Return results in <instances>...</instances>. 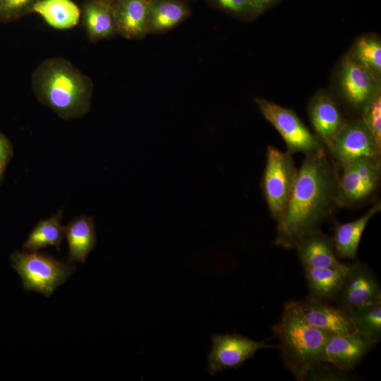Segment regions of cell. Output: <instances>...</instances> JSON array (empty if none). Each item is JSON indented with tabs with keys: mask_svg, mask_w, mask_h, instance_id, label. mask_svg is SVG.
<instances>
[{
	"mask_svg": "<svg viewBox=\"0 0 381 381\" xmlns=\"http://www.w3.org/2000/svg\"><path fill=\"white\" fill-rule=\"evenodd\" d=\"M339 177L337 164L325 150L306 155L284 216L277 224V246L294 248L302 235L319 229L337 207Z\"/></svg>",
	"mask_w": 381,
	"mask_h": 381,
	"instance_id": "obj_1",
	"label": "cell"
},
{
	"mask_svg": "<svg viewBox=\"0 0 381 381\" xmlns=\"http://www.w3.org/2000/svg\"><path fill=\"white\" fill-rule=\"evenodd\" d=\"M272 332L279 340L284 365L297 380L344 377L325 364V345L334 334L309 325L301 315L296 301L284 306Z\"/></svg>",
	"mask_w": 381,
	"mask_h": 381,
	"instance_id": "obj_2",
	"label": "cell"
},
{
	"mask_svg": "<svg viewBox=\"0 0 381 381\" xmlns=\"http://www.w3.org/2000/svg\"><path fill=\"white\" fill-rule=\"evenodd\" d=\"M31 81L38 100L61 118L75 119L90 110L92 81L65 59H45L35 70Z\"/></svg>",
	"mask_w": 381,
	"mask_h": 381,
	"instance_id": "obj_3",
	"label": "cell"
},
{
	"mask_svg": "<svg viewBox=\"0 0 381 381\" xmlns=\"http://www.w3.org/2000/svg\"><path fill=\"white\" fill-rule=\"evenodd\" d=\"M13 267L19 274L27 291L50 296L75 272L69 262L59 261L37 251H16L11 255Z\"/></svg>",
	"mask_w": 381,
	"mask_h": 381,
	"instance_id": "obj_4",
	"label": "cell"
},
{
	"mask_svg": "<svg viewBox=\"0 0 381 381\" xmlns=\"http://www.w3.org/2000/svg\"><path fill=\"white\" fill-rule=\"evenodd\" d=\"M292 155L269 145L261 188L270 213L278 224L282 220L297 174Z\"/></svg>",
	"mask_w": 381,
	"mask_h": 381,
	"instance_id": "obj_5",
	"label": "cell"
},
{
	"mask_svg": "<svg viewBox=\"0 0 381 381\" xmlns=\"http://www.w3.org/2000/svg\"><path fill=\"white\" fill-rule=\"evenodd\" d=\"M255 101L261 114L284 140L287 152L308 155L325 150V145L294 111L265 99L255 98Z\"/></svg>",
	"mask_w": 381,
	"mask_h": 381,
	"instance_id": "obj_6",
	"label": "cell"
},
{
	"mask_svg": "<svg viewBox=\"0 0 381 381\" xmlns=\"http://www.w3.org/2000/svg\"><path fill=\"white\" fill-rule=\"evenodd\" d=\"M337 207H348L364 202L375 191L381 174L380 157H361L341 167Z\"/></svg>",
	"mask_w": 381,
	"mask_h": 381,
	"instance_id": "obj_7",
	"label": "cell"
},
{
	"mask_svg": "<svg viewBox=\"0 0 381 381\" xmlns=\"http://www.w3.org/2000/svg\"><path fill=\"white\" fill-rule=\"evenodd\" d=\"M276 347L265 341H256L241 334H216L212 337V348L207 355V370L211 375L227 369H237L252 358L258 351Z\"/></svg>",
	"mask_w": 381,
	"mask_h": 381,
	"instance_id": "obj_8",
	"label": "cell"
},
{
	"mask_svg": "<svg viewBox=\"0 0 381 381\" xmlns=\"http://www.w3.org/2000/svg\"><path fill=\"white\" fill-rule=\"evenodd\" d=\"M326 147L341 167L358 158L380 157L381 154V147L362 120L346 121Z\"/></svg>",
	"mask_w": 381,
	"mask_h": 381,
	"instance_id": "obj_9",
	"label": "cell"
},
{
	"mask_svg": "<svg viewBox=\"0 0 381 381\" xmlns=\"http://www.w3.org/2000/svg\"><path fill=\"white\" fill-rule=\"evenodd\" d=\"M335 301L346 312L381 302L380 285L373 271L358 261L348 265Z\"/></svg>",
	"mask_w": 381,
	"mask_h": 381,
	"instance_id": "obj_10",
	"label": "cell"
},
{
	"mask_svg": "<svg viewBox=\"0 0 381 381\" xmlns=\"http://www.w3.org/2000/svg\"><path fill=\"white\" fill-rule=\"evenodd\" d=\"M339 84L345 99L354 108L362 109L380 90V79L347 55L343 60Z\"/></svg>",
	"mask_w": 381,
	"mask_h": 381,
	"instance_id": "obj_11",
	"label": "cell"
},
{
	"mask_svg": "<svg viewBox=\"0 0 381 381\" xmlns=\"http://www.w3.org/2000/svg\"><path fill=\"white\" fill-rule=\"evenodd\" d=\"M377 343L358 330L334 334L325 348V361L345 373L353 369Z\"/></svg>",
	"mask_w": 381,
	"mask_h": 381,
	"instance_id": "obj_12",
	"label": "cell"
},
{
	"mask_svg": "<svg viewBox=\"0 0 381 381\" xmlns=\"http://www.w3.org/2000/svg\"><path fill=\"white\" fill-rule=\"evenodd\" d=\"M296 302L303 319L315 328L332 334H345L356 330L347 313L339 306L310 296Z\"/></svg>",
	"mask_w": 381,
	"mask_h": 381,
	"instance_id": "obj_13",
	"label": "cell"
},
{
	"mask_svg": "<svg viewBox=\"0 0 381 381\" xmlns=\"http://www.w3.org/2000/svg\"><path fill=\"white\" fill-rule=\"evenodd\" d=\"M294 248L303 268H339L346 265L336 256L332 237L320 229L302 235Z\"/></svg>",
	"mask_w": 381,
	"mask_h": 381,
	"instance_id": "obj_14",
	"label": "cell"
},
{
	"mask_svg": "<svg viewBox=\"0 0 381 381\" xmlns=\"http://www.w3.org/2000/svg\"><path fill=\"white\" fill-rule=\"evenodd\" d=\"M308 114L316 136L325 146L346 123L335 102L325 93H319L310 100Z\"/></svg>",
	"mask_w": 381,
	"mask_h": 381,
	"instance_id": "obj_15",
	"label": "cell"
},
{
	"mask_svg": "<svg viewBox=\"0 0 381 381\" xmlns=\"http://www.w3.org/2000/svg\"><path fill=\"white\" fill-rule=\"evenodd\" d=\"M146 0H116L113 6L118 31L128 39L143 37L148 32Z\"/></svg>",
	"mask_w": 381,
	"mask_h": 381,
	"instance_id": "obj_16",
	"label": "cell"
},
{
	"mask_svg": "<svg viewBox=\"0 0 381 381\" xmlns=\"http://www.w3.org/2000/svg\"><path fill=\"white\" fill-rule=\"evenodd\" d=\"M380 210L381 203L377 202L362 217L350 222L336 224L332 238L337 258H356L362 234L369 221Z\"/></svg>",
	"mask_w": 381,
	"mask_h": 381,
	"instance_id": "obj_17",
	"label": "cell"
},
{
	"mask_svg": "<svg viewBox=\"0 0 381 381\" xmlns=\"http://www.w3.org/2000/svg\"><path fill=\"white\" fill-rule=\"evenodd\" d=\"M68 246V262H84L97 243L92 218L82 215L64 226Z\"/></svg>",
	"mask_w": 381,
	"mask_h": 381,
	"instance_id": "obj_18",
	"label": "cell"
},
{
	"mask_svg": "<svg viewBox=\"0 0 381 381\" xmlns=\"http://www.w3.org/2000/svg\"><path fill=\"white\" fill-rule=\"evenodd\" d=\"M348 265L339 268L306 267L310 297L322 302L336 301Z\"/></svg>",
	"mask_w": 381,
	"mask_h": 381,
	"instance_id": "obj_19",
	"label": "cell"
},
{
	"mask_svg": "<svg viewBox=\"0 0 381 381\" xmlns=\"http://www.w3.org/2000/svg\"><path fill=\"white\" fill-rule=\"evenodd\" d=\"M83 25L92 40L106 38L116 31L112 4L104 0H88L82 10Z\"/></svg>",
	"mask_w": 381,
	"mask_h": 381,
	"instance_id": "obj_20",
	"label": "cell"
},
{
	"mask_svg": "<svg viewBox=\"0 0 381 381\" xmlns=\"http://www.w3.org/2000/svg\"><path fill=\"white\" fill-rule=\"evenodd\" d=\"M51 27L66 30L75 26L80 18V10L71 0H38L32 7Z\"/></svg>",
	"mask_w": 381,
	"mask_h": 381,
	"instance_id": "obj_21",
	"label": "cell"
},
{
	"mask_svg": "<svg viewBox=\"0 0 381 381\" xmlns=\"http://www.w3.org/2000/svg\"><path fill=\"white\" fill-rule=\"evenodd\" d=\"M188 13V8L175 0H152L147 4V25L149 31L170 29Z\"/></svg>",
	"mask_w": 381,
	"mask_h": 381,
	"instance_id": "obj_22",
	"label": "cell"
},
{
	"mask_svg": "<svg viewBox=\"0 0 381 381\" xmlns=\"http://www.w3.org/2000/svg\"><path fill=\"white\" fill-rule=\"evenodd\" d=\"M64 237V226L61 224V212L40 221L30 233L23 244L29 251H38L49 246L60 249Z\"/></svg>",
	"mask_w": 381,
	"mask_h": 381,
	"instance_id": "obj_23",
	"label": "cell"
},
{
	"mask_svg": "<svg viewBox=\"0 0 381 381\" xmlns=\"http://www.w3.org/2000/svg\"><path fill=\"white\" fill-rule=\"evenodd\" d=\"M346 313L356 330L378 343L381 339V302L364 305Z\"/></svg>",
	"mask_w": 381,
	"mask_h": 381,
	"instance_id": "obj_24",
	"label": "cell"
},
{
	"mask_svg": "<svg viewBox=\"0 0 381 381\" xmlns=\"http://www.w3.org/2000/svg\"><path fill=\"white\" fill-rule=\"evenodd\" d=\"M352 57L377 78L381 75V43L373 37L360 38L351 54Z\"/></svg>",
	"mask_w": 381,
	"mask_h": 381,
	"instance_id": "obj_25",
	"label": "cell"
},
{
	"mask_svg": "<svg viewBox=\"0 0 381 381\" xmlns=\"http://www.w3.org/2000/svg\"><path fill=\"white\" fill-rule=\"evenodd\" d=\"M362 121L381 147V90L362 109Z\"/></svg>",
	"mask_w": 381,
	"mask_h": 381,
	"instance_id": "obj_26",
	"label": "cell"
},
{
	"mask_svg": "<svg viewBox=\"0 0 381 381\" xmlns=\"http://www.w3.org/2000/svg\"><path fill=\"white\" fill-rule=\"evenodd\" d=\"M38 0H0V17L11 19L32 12Z\"/></svg>",
	"mask_w": 381,
	"mask_h": 381,
	"instance_id": "obj_27",
	"label": "cell"
},
{
	"mask_svg": "<svg viewBox=\"0 0 381 381\" xmlns=\"http://www.w3.org/2000/svg\"><path fill=\"white\" fill-rule=\"evenodd\" d=\"M221 8L236 13L253 12L249 0H214Z\"/></svg>",
	"mask_w": 381,
	"mask_h": 381,
	"instance_id": "obj_28",
	"label": "cell"
},
{
	"mask_svg": "<svg viewBox=\"0 0 381 381\" xmlns=\"http://www.w3.org/2000/svg\"><path fill=\"white\" fill-rule=\"evenodd\" d=\"M12 145L8 138L0 133V164L6 166L13 157Z\"/></svg>",
	"mask_w": 381,
	"mask_h": 381,
	"instance_id": "obj_29",
	"label": "cell"
},
{
	"mask_svg": "<svg viewBox=\"0 0 381 381\" xmlns=\"http://www.w3.org/2000/svg\"><path fill=\"white\" fill-rule=\"evenodd\" d=\"M253 13H260L267 6V0H249Z\"/></svg>",
	"mask_w": 381,
	"mask_h": 381,
	"instance_id": "obj_30",
	"label": "cell"
},
{
	"mask_svg": "<svg viewBox=\"0 0 381 381\" xmlns=\"http://www.w3.org/2000/svg\"><path fill=\"white\" fill-rule=\"evenodd\" d=\"M6 166L0 164V183L2 179Z\"/></svg>",
	"mask_w": 381,
	"mask_h": 381,
	"instance_id": "obj_31",
	"label": "cell"
},
{
	"mask_svg": "<svg viewBox=\"0 0 381 381\" xmlns=\"http://www.w3.org/2000/svg\"><path fill=\"white\" fill-rule=\"evenodd\" d=\"M104 1L108 2V3L111 4H113L114 2L116 0H104Z\"/></svg>",
	"mask_w": 381,
	"mask_h": 381,
	"instance_id": "obj_32",
	"label": "cell"
},
{
	"mask_svg": "<svg viewBox=\"0 0 381 381\" xmlns=\"http://www.w3.org/2000/svg\"><path fill=\"white\" fill-rule=\"evenodd\" d=\"M272 0H267V3L270 4Z\"/></svg>",
	"mask_w": 381,
	"mask_h": 381,
	"instance_id": "obj_33",
	"label": "cell"
},
{
	"mask_svg": "<svg viewBox=\"0 0 381 381\" xmlns=\"http://www.w3.org/2000/svg\"><path fill=\"white\" fill-rule=\"evenodd\" d=\"M146 1H152V0H146Z\"/></svg>",
	"mask_w": 381,
	"mask_h": 381,
	"instance_id": "obj_34",
	"label": "cell"
}]
</instances>
